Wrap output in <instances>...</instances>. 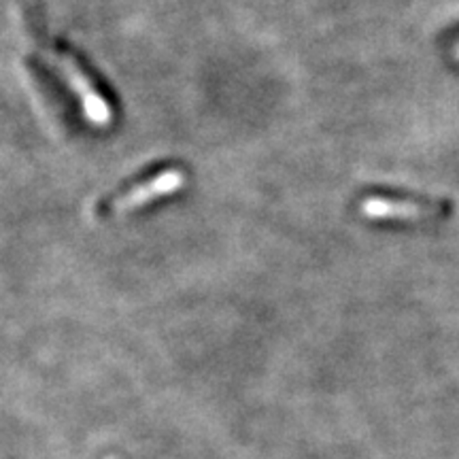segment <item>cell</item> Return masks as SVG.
<instances>
[{
  "mask_svg": "<svg viewBox=\"0 0 459 459\" xmlns=\"http://www.w3.org/2000/svg\"><path fill=\"white\" fill-rule=\"evenodd\" d=\"M54 71L60 74L62 79L68 83L74 94H77L79 102H82L83 113L88 115V119L94 126H108L113 119V108L108 105V100L100 94L99 85H96L94 77L88 73V68L83 66V62L73 54L71 49L62 51L60 60L56 62Z\"/></svg>",
  "mask_w": 459,
  "mask_h": 459,
  "instance_id": "6da1fadb",
  "label": "cell"
},
{
  "mask_svg": "<svg viewBox=\"0 0 459 459\" xmlns=\"http://www.w3.org/2000/svg\"><path fill=\"white\" fill-rule=\"evenodd\" d=\"M187 177L181 169H166L158 175L149 177V179L136 183L134 187H130L128 192L119 194L117 198H113L111 203H107L105 213L107 215H124L130 213V211L141 209L153 200L166 198L170 194L179 192V189L186 186Z\"/></svg>",
  "mask_w": 459,
  "mask_h": 459,
  "instance_id": "7a4b0ae2",
  "label": "cell"
},
{
  "mask_svg": "<svg viewBox=\"0 0 459 459\" xmlns=\"http://www.w3.org/2000/svg\"><path fill=\"white\" fill-rule=\"evenodd\" d=\"M457 57H459V48H457Z\"/></svg>",
  "mask_w": 459,
  "mask_h": 459,
  "instance_id": "277c9868",
  "label": "cell"
},
{
  "mask_svg": "<svg viewBox=\"0 0 459 459\" xmlns=\"http://www.w3.org/2000/svg\"><path fill=\"white\" fill-rule=\"evenodd\" d=\"M361 213L372 220H412V217H423L429 211L423 209L415 203H402V200H389V198H368L361 204Z\"/></svg>",
  "mask_w": 459,
  "mask_h": 459,
  "instance_id": "3957f363",
  "label": "cell"
}]
</instances>
